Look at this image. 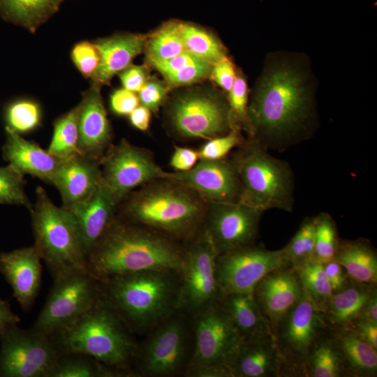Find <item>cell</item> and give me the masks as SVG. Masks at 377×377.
I'll use <instances>...</instances> for the list:
<instances>
[{
  "mask_svg": "<svg viewBox=\"0 0 377 377\" xmlns=\"http://www.w3.org/2000/svg\"><path fill=\"white\" fill-rule=\"evenodd\" d=\"M306 75L289 60L267 65L247 106L245 124L253 140L281 149L302 138L314 112Z\"/></svg>",
  "mask_w": 377,
  "mask_h": 377,
  "instance_id": "obj_1",
  "label": "cell"
},
{
  "mask_svg": "<svg viewBox=\"0 0 377 377\" xmlns=\"http://www.w3.org/2000/svg\"><path fill=\"white\" fill-rule=\"evenodd\" d=\"M184 244L115 216L87 257L88 271L98 281L145 269L181 272Z\"/></svg>",
  "mask_w": 377,
  "mask_h": 377,
  "instance_id": "obj_2",
  "label": "cell"
},
{
  "mask_svg": "<svg viewBox=\"0 0 377 377\" xmlns=\"http://www.w3.org/2000/svg\"><path fill=\"white\" fill-rule=\"evenodd\" d=\"M207 209V202L192 190L159 178L126 195L116 216L185 244L203 230Z\"/></svg>",
  "mask_w": 377,
  "mask_h": 377,
  "instance_id": "obj_3",
  "label": "cell"
},
{
  "mask_svg": "<svg viewBox=\"0 0 377 377\" xmlns=\"http://www.w3.org/2000/svg\"><path fill=\"white\" fill-rule=\"evenodd\" d=\"M98 283L133 333L149 332L179 311V271L145 269L113 275Z\"/></svg>",
  "mask_w": 377,
  "mask_h": 377,
  "instance_id": "obj_4",
  "label": "cell"
},
{
  "mask_svg": "<svg viewBox=\"0 0 377 377\" xmlns=\"http://www.w3.org/2000/svg\"><path fill=\"white\" fill-rule=\"evenodd\" d=\"M50 338L62 353L85 354L126 376H135L133 363L138 343L101 290L87 311Z\"/></svg>",
  "mask_w": 377,
  "mask_h": 377,
  "instance_id": "obj_5",
  "label": "cell"
},
{
  "mask_svg": "<svg viewBox=\"0 0 377 377\" xmlns=\"http://www.w3.org/2000/svg\"><path fill=\"white\" fill-rule=\"evenodd\" d=\"M29 212L34 246L53 281L88 270L87 256L69 212L57 207L41 186L36 188V201Z\"/></svg>",
  "mask_w": 377,
  "mask_h": 377,
  "instance_id": "obj_6",
  "label": "cell"
},
{
  "mask_svg": "<svg viewBox=\"0 0 377 377\" xmlns=\"http://www.w3.org/2000/svg\"><path fill=\"white\" fill-rule=\"evenodd\" d=\"M232 160L241 183V203L264 212L293 210V175L290 165L271 156L267 149L252 140Z\"/></svg>",
  "mask_w": 377,
  "mask_h": 377,
  "instance_id": "obj_7",
  "label": "cell"
},
{
  "mask_svg": "<svg viewBox=\"0 0 377 377\" xmlns=\"http://www.w3.org/2000/svg\"><path fill=\"white\" fill-rule=\"evenodd\" d=\"M149 332L137 346L133 363L135 376H183L193 350L190 316L178 311Z\"/></svg>",
  "mask_w": 377,
  "mask_h": 377,
  "instance_id": "obj_8",
  "label": "cell"
},
{
  "mask_svg": "<svg viewBox=\"0 0 377 377\" xmlns=\"http://www.w3.org/2000/svg\"><path fill=\"white\" fill-rule=\"evenodd\" d=\"M190 317L193 350L186 370L212 367L231 373L230 367L243 340L219 302L212 304Z\"/></svg>",
  "mask_w": 377,
  "mask_h": 377,
  "instance_id": "obj_9",
  "label": "cell"
},
{
  "mask_svg": "<svg viewBox=\"0 0 377 377\" xmlns=\"http://www.w3.org/2000/svg\"><path fill=\"white\" fill-rule=\"evenodd\" d=\"M184 247L179 311L192 316L221 297L216 276L218 253L204 228Z\"/></svg>",
  "mask_w": 377,
  "mask_h": 377,
  "instance_id": "obj_10",
  "label": "cell"
},
{
  "mask_svg": "<svg viewBox=\"0 0 377 377\" xmlns=\"http://www.w3.org/2000/svg\"><path fill=\"white\" fill-rule=\"evenodd\" d=\"M100 294L98 281L88 270L54 280L31 329L50 337L87 311Z\"/></svg>",
  "mask_w": 377,
  "mask_h": 377,
  "instance_id": "obj_11",
  "label": "cell"
},
{
  "mask_svg": "<svg viewBox=\"0 0 377 377\" xmlns=\"http://www.w3.org/2000/svg\"><path fill=\"white\" fill-rule=\"evenodd\" d=\"M327 328L323 313L304 293L273 332L283 361L281 376H305L309 350Z\"/></svg>",
  "mask_w": 377,
  "mask_h": 377,
  "instance_id": "obj_12",
  "label": "cell"
},
{
  "mask_svg": "<svg viewBox=\"0 0 377 377\" xmlns=\"http://www.w3.org/2000/svg\"><path fill=\"white\" fill-rule=\"evenodd\" d=\"M60 353L49 337L11 326L0 334V377H49Z\"/></svg>",
  "mask_w": 377,
  "mask_h": 377,
  "instance_id": "obj_13",
  "label": "cell"
},
{
  "mask_svg": "<svg viewBox=\"0 0 377 377\" xmlns=\"http://www.w3.org/2000/svg\"><path fill=\"white\" fill-rule=\"evenodd\" d=\"M168 116L173 131L183 138L209 140L235 127L229 105L210 93L179 96L171 103Z\"/></svg>",
  "mask_w": 377,
  "mask_h": 377,
  "instance_id": "obj_14",
  "label": "cell"
},
{
  "mask_svg": "<svg viewBox=\"0 0 377 377\" xmlns=\"http://www.w3.org/2000/svg\"><path fill=\"white\" fill-rule=\"evenodd\" d=\"M288 265L284 248L270 251L254 244L219 254L216 276L221 297L230 293L253 294L267 274Z\"/></svg>",
  "mask_w": 377,
  "mask_h": 377,
  "instance_id": "obj_15",
  "label": "cell"
},
{
  "mask_svg": "<svg viewBox=\"0 0 377 377\" xmlns=\"http://www.w3.org/2000/svg\"><path fill=\"white\" fill-rule=\"evenodd\" d=\"M101 182L119 204L131 192L156 179L165 171L147 150L123 139L110 145L101 159Z\"/></svg>",
  "mask_w": 377,
  "mask_h": 377,
  "instance_id": "obj_16",
  "label": "cell"
},
{
  "mask_svg": "<svg viewBox=\"0 0 377 377\" xmlns=\"http://www.w3.org/2000/svg\"><path fill=\"white\" fill-rule=\"evenodd\" d=\"M262 214L241 202L207 203L204 229L218 255L254 244Z\"/></svg>",
  "mask_w": 377,
  "mask_h": 377,
  "instance_id": "obj_17",
  "label": "cell"
},
{
  "mask_svg": "<svg viewBox=\"0 0 377 377\" xmlns=\"http://www.w3.org/2000/svg\"><path fill=\"white\" fill-rule=\"evenodd\" d=\"M163 178L179 183L207 203L240 202L242 186L232 161L200 159L191 170L165 172Z\"/></svg>",
  "mask_w": 377,
  "mask_h": 377,
  "instance_id": "obj_18",
  "label": "cell"
},
{
  "mask_svg": "<svg viewBox=\"0 0 377 377\" xmlns=\"http://www.w3.org/2000/svg\"><path fill=\"white\" fill-rule=\"evenodd\" d=\"M304 291L295 268L286 265L267 274L256 286L253 296L272 332Z\"/></svg>",
  "mask_w": 377,
  "mask_h": 377,
  "instance_id": "obj_19",
  "label": "cell"
},
{
  "mask_svg": "<svg viewBox=\"0 0 377 377\" xmlns=\"http://www.w3.org/2000/svg\"><path fill=\"white\" fill-rule=\"evenodd\" d=\"M100 89L92 84L82 94L77 124L79 154L101 161L111 145L112 135Z\"/></svg>",
  "mask_w": 377,
  "mask_h": 377,
  "instance_id": "obj_20",
  "label": "cell"
},
{
  "mask_svg": "<svg viewBox=\"0 0 377 377\" xmlns=\"http://www.w3.org/2000/svg\"><path fill=\"white\" fill-rule=\"evenodd\" d=\"M0 272L12 287L13 297L21 308L29 310L41 285V258L35 246L1 252Z\"/></svg>",
  "mask_w": 377,
  "mask_h": 377,
  "instance_id": "obj_21",
  "label": "cell"
},
{
  "mask_svg": "<svg viewBox=\"0 0 377 377\" xmlns=\"http://www.w3.org/2000/svg\"><path fill=\"white\" fill-rule=\"evenodd\" d=\"M101 179V161L74 154L61 159L52 179L68 209L89 197Z\"/></svg>",
  "mask_w": 377,
  "mask_h": 377,
  "instance_id": "obj_22",
  "label": "cell"
},
{
  "mask_svg": "<svg viewBox=\"0 0 377 377\" xmlns=\"http://www.w3.org/2000/svg\"><path fill=\"white\" fill-rule=\"evenodd\" d=\"M118 205L101 179L89 197L66 209L72 216L87 257L114 219Z\"/></svg>",
  "mask_w": 377,
  "mask_h": 377,
  "instance_id": "obj_23",
  "label": "cell"
},
{
  "mask_svg": "<svg viewBox=\"0 0 377 377\" xmlns=\"http://www.w3.org/2000/svg\"><path fill=\"white\" fill-rule=\"evenodd\" d=\"M6 142L2 147L3 158L20 172L37 177L51 184L61 159L52 155L37 143L25 140L8 128Z\"/></svg>",
  "mask_w": 377,
  "mask_h": 377,
  "instance_id": "obj_24",
  "label": "cell"
},
{
  "mask_svg": "<svg viewBox=\"0 0 377 377\" xmlns=\"http://www.w3.org/2000/svg\"><path fill=\"white\" fill-rule=\"evenodd\" d=\"M147 37L138 34H118L94 42L99 53V64L91 77L92 84H108L112 77L129 66L145 49Z\"/></svg>",
  "mask_w": 377,
  "mask_h": 377,
  "instance_id": "obj_25",
  "label": "cell"
},
{
  "mask_svg": "<svg viewBox=\"0 0 377 377\" xmlns=\"http://www.w3.org/2000/svg\"><path fill=\"white\" fill-rule=\"evenodd\" d=\"M283 361L274 335L242 341L230 367L232 377L281 376Z\"/></svg>",
  "mask_w": 377,
  "mask_h": 377,
  "instance_id": "obj_26",
  "label": "cell"
},
{
  "mask_svg": "<svg viewBox=\"0 0 377 377\" xmlns=\"http://www.w3.org/2000/svg\"><path fill=\"white\" fill-rule=\"evenodd\" d=\"M377 293L376 284L362 283L348 277L334 292L323 312L330 329L348 327L360 317L367 301Z\"/></svg>",
  "mask_w": 377,
  "mask_h": 377,
  "instance_id": "obj_27",
  "label": "cell"
},
{
  "mask_svg": "<svg viewBox=\"0 0 377 377\" xmlns=\"http://www.w3.org/2000/svg\"><path fill=\"white\" fill-rule=\"evenodd\" d=\"M330 329V328H329ZM347 377H376L377 350L351 327L330 329Z\"/></svg>",
  "mask_w": 377,
  "mask_h": 377,
  "instance_id": "obj_28",
  "label": "cell"
},
{
  "mask_svg": "<svg viewBox=\"0 0 377 377\" xmlns=\"http://www.w3.org/2000/svg\"><path fill=\"white\" fill-rule=\"evenodd\" d=\"M219 302L243 341L260 339L274 335L253 294H226Z\"/></svg>",
  "mask_w": 377,
  "mask_h": 377,
  "instance_id": "obj_29",
  "label": "cell"
},
{
  "mask_svg": "<svg viewBox=\"0 0 377 377\" xmlns=\"http://www.w3.org/2000/svg\"><path fill=\"white\" fill-rule=\"evenodd\" d=\"M334 260L351 279L377 284V256L369 242L363 239L339 240Z\"/></svg>",
  "mask_w": 377,
  "mask_h": 377,
  "instance_id": "obj_30",
  "label": "cell"
},
{
  "mask_svg": "<svg viewBox=\"0 0 377 377\" xmlns=\"http://www.w3.org/2000/svg\"><path fill=\"white\" fill-rule=\"evenodd\" d=\"M64 0H0V15L31 32L56 13Z\"/></svg>",
  "mask_w": 377,
  "mask_h": 377,
  "instance_id": "obj_31",
  "label": "cell"
},
{
  "mask_svg": "<svg viewBox=\"0 0 377 377\" xmlns=\"http://www.w3.org/2000/svg\"><path fill=\"white\" fill-rule=\"evenodd\" d=\"M304 374L308 377H347L329 327L311 346L305 360Z\"/></svg>",
  "mask_w": 377,
  "mask_h": 377,
  "instance_id": "obj_32",
  "label": "cell"
},
{
  "mask_svg": "<svg viewBox=\"0 0 377 377\" xmlns=\"http://www.w3.org/2000/svg\"><path fill=\"white\" fill-rule=\"evenodd\" d=\"M124 373L82 353H60L49 377H122Z\"/></svg>",
  "mask_w": 377,
  "mask_h": 377,
  "instance_id": "obj_33",
  "label": "cell"
},
{
  "mask_svg": "<svg viewBox=\"0 0 377 377\" xmlns=\"http://www.w3.org/2000/svg\"><path fill=\"white\" fill-rule=\"evenodd\" d=\"M178 28L185 50L213 66L226 55L221 43L204 29L189 22L178 21Z\"/></svg>",
  "mask_w": 377,
  "mask_h": 377,
  "instance_id": "obj_34",
  "label": "cell"
},
{
  "mask_svg": "<svg viewBox=\"0 0 377 377\" xmlns=\"http://www.w3.org/2000/svg\"><path fill=\"white\" fill-rule=\"evenodd\" d=\"M145 49L150 64L168 60L185 52L178 21L165 22L147 39Z\"/></svg>",
  "mask_w": 377,
  "mask_h": 377,
  "instance_id": "obj_35",
  "label": "cell"
},
{
  "mask_svg": "<svg viewBox=\"0 0 377 377\" xmlns=\"http://www.w3.org/2000/svg\"><path fill=\"white\" fill-rule=\"evenodd\" d=\"M78 105L54 123L53 135L47 151L60 159L79 154Z\"/></svg>",
  "mask_w": 377,
  "mask_h": 377,
  "instance_id": "obj_36",
  "label": "cell"
},
{
  "mask_svg": "<svg viewBox=\"0 0 377 377\" xmlns=\"http://www.w3.org/2000/svg\"><path fill=\"white\" fill-rule=\"evenodd\" d=\"M295 269L306 295L323 313L333 293L323 265L312 260L296 267Z\"/></svg>",
  "mask_w": 377,
  "mask_h": 377,
  "instance_id": "obj_37",
  "label": "cell"
},
{
  "mask_svg": "<svg viewBox=\"0 0 377 377\" xmlns=\"http://www.w3.org/2000/svg\"><path fill=\"white\" fill-rule=\"evenodd\" d=\"M315 219V243L313 260L324 264L334 260L338 249L336 224L331 216L321 213Z\"/></svg>",
  "mask_w": 377,
  "mask_h": 377,
  "instance_id": "obj_38",
  "label": "cell"
},
{
  "mask_svg": "<svg viewBox=\"0 0 377 377\" xmlns=\"http://www.w3.org/2000/svg\"><path fill=\"white\" fill-rule=\"evenodd\" d=\"M315 219H306L300 228L284 246L290 265L296 268L313 260Z\"/></svg>",
  "mask_w": 377,
  "mask_h": 377,
  "instance_id": "obj_39",
  "label": "cell"
},
{
  "mask_svg": "<svg viewBox=\"0 0 377 377\" xmlns=\"http://www.w3.org/2000/svg\"><path fill=\"white\" fill-rule=\"evenodd\" d=\"M6 127L20 134L36 128L40 121V109L35 102L18 100L8 104L5 110Z\"/></svg>",
  "mask_w": 377,
  "mask_h": 377,
  "instance_id": "obj_40",
  "label": "cell"
},
{
  "mask_svg": "<svg viewBox=\"0 0 377 377\" xmlns=\"http://www.w3.org/2000/svg\"><path fill=\"white\" fill-rule=\"evenodd\" d=\"M24 175L11 165L0 167V204L22 205L30 210L29 201L24 186Z\"/></svg>",
  "mask_w": 377,
  "mask_h": 377,
  "instance_id": "obj_41",
  "label": "cell"
},
{
  "mask_svg": "<svg viewBox=\"0 0 377 377\" xmlns=\"http://www.w3.org/2000/svg\"><path fill=\"white\" fill-rule=\"evenodd\" d=\"M242 142L239 132L233 128L228 133L208 140L198 151L199 159L223 158L234 147Z\"/></svg>",
  "mask_w": 377,
  "mask_h": 377,
  "instance_id": "obj_42",
  "label": "cell"
},
{
  "mask_svg": "<svg viewBox=\"0 0 377 377\" xmlns=\"http://www.w3.org/2000/svg\"><path fill=\"white\" fill-rule=\"evenodd\" d=\"M212 67L209 64L197 58L191 63L165 76V78L172 86L190 84L210 75Z\"/></svg>",
  "mask_w": 377,
  "mask_h": 377,
  "instance_id": "obj_43",
  "label": "cell"
},
{
  "mask_svg": "<svg viewBox=\"0 0 377 377\" xmlns=\"http://www.w3.org/2000/svg\"><path fill=\"white\" fill-rule=\"evenodd\" d=\"M72 59L80 72L86 77L94 74L99 64V53L94 43L82 41L71 52Z\"/></svg>",
  "mask_w": 377,
  "mask_h": 377,
  "instance_id": "obj_44",
  "label": "cell"
},
{
  "mask_svg": "<svg viewBox=\"0 0 377 377\" xmlns=\"http://www.w3.org/2000/svg\"><path fill=\"white\" fill-rule=\"evenodd\" d=\"M228 94L229 107L233 123L234 120L246 123L248 87L245 79L242 75H236Z\"/></svg>",
  "mask_w": 377,
  "mask_h": 377,
  "instance_id": "obj_45",
  "label": "cell"
},
{
  "mask_svg": "<svg viewBox=\"0 0 377 377\" xmlns=\"http://www.w3.org/2000/svg\"><path fill=\"white\" fill-rule=\"evenodd\" d=\"M168 91L167 87L157 80L146 82L138 91V98L142 105L151 111H156Z\"/></svg>",
  "mask_w": 377,
  "mask_h": 377,
  "instance_id": "obj_46",
  "label": "cell"
},
{
  "mask_svg": "<svg viewBox=\"0 0 377 377\" xmlns=\"http://www.w3.org/2000/svg\"><path fill=\"white\" fill-rule=\"evenodd\" d=\"M139 103L135 93L125 88L114 91L110 96L111 110L118 115H129Z\"/></svg>",
  "mask_w": 377,
  "mask_h": 377,
  "instance_id": "obj_47",
  "label": "cell"
},
{
  "mask_svg": "<svg viewBox=\"0 0 377 377\" xmlns=\"http://www.w3.org/2000/svg\"><path fill=\"white\" fill-rule=\"evenodd\" d=\"M210 75L219 86L228 92L236 77L233 64L226 55L223 56L213 64Z\"/></svg>",
  "mask_w": 377,
  "mask_h": 377,
  "instance_id": "obj_48",
  "label": "cell"
},
{
  "mask_svg": "<svg viewBox=\"0 0 377 377\" xmlns=\"http://www.w3.org/2000/svg\"><path fill=\"white\" fill-rule=\"evenodd\" d=\"M198 151L184 147H175L170 164L177 172H184L192 169L198 163Z\"/></svg>",
  "mask_w": 377,
  "mask_h": 377,
  "instance_id": "obj_49",
  "label": "cell"
},
{
  "mask_svg": "<svg viewBox=\"0 0 377 377\" xmlns=\"http://www.w3.org/2000/svg\"><path fill=\"white\" fill-rule=\"evenodd\" d=\"M147 75L144 67L131 65L119 73L124 88L133 92H138L143 87L148 80Z\"/></svg>",
  "mask_w": 377,
  "mask_h": 377,
  "instance_id": "obj_50",
  "label": "cell"
},
{
  "mask_svg": "<svg viewBox=\"0 0 377 377\" xmlns=\"http://www.w3.org/2000/svg\"><path fill=\"white\" fill-rule=\"evenodd\" d=\"M348 327H351L377 350V323L363 318H357Z\"/></svg>",
  "mask_w": 377,
  "mask_h": 377,
  "instance_id": "obj_51",
  "label": "cell"
},
{
  "mask_svg": "<svg viewBox=\"0 0 377 377\" xmlns=\"http://www.w3.org/2000/svg\"><path fill=\"white\" fill-rule=\"evenodd\" d=\"M323 265L325 273L334 293L342 286L348 275L345 269L334 260Z\"/></svg>",
  "mask_w": 377,
  "mask_h": 377,
  "instance_id": "obj_52",
  "label": "cell"
},
{
  "mask_svg": "<svg viewBox=\"0 0 377 377\" xmlns=\"http://www.w3.org/2000/svg\"><path fill=\"white\" fill-rule=\"evenodd\" d=\"M131 124L140 131L149 128L151 119V110L143 105H138L129 114Z\"/></svg>",
  "mask_w": 377,
  "mask_h": 377,
  "instance_id": "obj_53",
  "label": "cell"
},
{
  "mask_svg": "<svg viewBox=\"0 0 377 377\" xmlns=\"http://www.w3.org/2000/svg\"><path fill=\"white\" fill-rule=\"evenodd\" d=\"M20 321V317L12 311L9 302L0 299V334Z\"/></svg>",
  "mask_w": 377,
  "mask_h": 377,
  "instance_id": "obj_54",
  "label": "cell"
},
{
  "mask_svg": "<svg viewBox=\"0 0 377 377\" xmlns=\"http://www.w3.org/2000/svg\"><path fill=\"white\" fill-rule=\"evenodd\" d=\"M359 318L377 323V293L367 301Z\"/></svg>",
  "mask_w": 377,
  "mask_h": 377,
  "instance_id": "obj_55",
  "label": "cell"
}]
</instances>
